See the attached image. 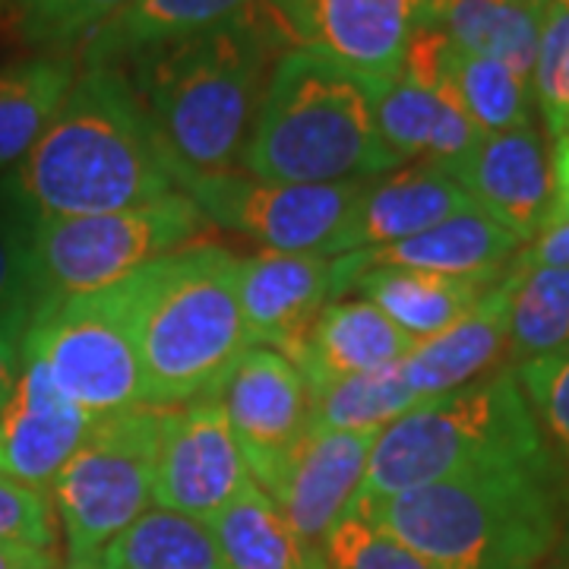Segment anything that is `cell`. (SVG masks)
Listing matches in <instances>:
<instances>
[{
  "mask_svg": "<svg viewBox=\"0 0 569 569\" xmlns=\"http://www.w3.org/2000/svg\"><path fill=\"white\" fill-rule=\"evenodd\" d=\"M550 174H553V206H550V219L553 222H567L569 219V130L553 140V152H550ZM545 224V228H548Z\"/></svg>",
  "mask_w": 569,
  "mask_h": 569,
  "instance_id": "60d3db41",
  "label": "cell"
},
{
  "mask_svg": "<svg viewBox=\"0 0 569 569\" xmlns=\"http://www.w3.org/2000/svg\"><path fill=\"white\" fill-rule=\"evenodd\" d=\"M348 509L433 569H545L569 522V493L557 468H493Z\"/></svg>",
  "mask_w": 569,
  "mask_h": 569,
  "instance_id": "3957f363",
  "label": "cell"
},
{
  "mask_svg": "<svg viewBox=\"0 0 569 569\" xmlns=\"http://www.w3.org/2000/svg\"><path fill=\"white\" fill-rule=\"evenodd\" d=\"M548 0H427V22L443 29L456 48L507 63L531 77Z\"/></svg>",
  "mask_w": 569,
  "mask_h": 569,
  "instance_id": "484cf974",
  "label": "cell"
},
{
  "mask_svg": "<svg viewBox=\"0 0 569 569\" xmlns=\"http://www.w3.org/2000/svg\"><path fill=\"white\" fill-rule=\"evenodd\" d=\"M531 102L548 137L569 130V0H548L531 63Z\"/></svg>",
  "mask_w": 569,
  "mask_h": 569,
  "instance_id": "d6a6232c",
  "label": "cell"
},
{
  "mask_svg": "<svg viewBox=\"0 0 569 569\" xmlns=\"http://www.w3.org/2000/svg\"><path fill=\"white\" fill-rule=\"evenodd\" d=\"M545 569H569V522H567V529H563V538H560V545L553 548L550 560L545 563Z\"/></svg>",
  "mask_w": 569,
  "mask_h": 569,
  "instance_id": "7bdbcfd3",
  "label": "cell"
},
{
  "mask_svg": "<svg viewBox=\"0 0 569 569\" xmlns=\"http://www.w3.org/2000/svg\"><path fill=\"white\" fill-rule=\"evenodd\" d=\"M425 22L427 0H313L310 48L387 86L402 73L408 44Z\"/></svg>",
  "mask_w": 569,
  "mask_h": 569,
  "instance_id": "d6986e66",
  "label": "cell"
},
{
  "mask_svg": "<svg viewBox=\"0 0 569 569\" xmlns=\"http://www.w3.org/2000/svg\"><path fill=\"white\" fill-rule=\"evenodd\" d=\"M415 346L418 342L392 323L380 307L355 295L326 305L295 365L301 367L307 387L317 389L329 380L399 365Z\"/></svg>",
  "mask_w": 569,
  "mask_h": 569,
  "instance_id": "44dd1931",
  "label": "cell"
},
{
  "mask_svg": "<svg viewBox=\"0 0 569 569\" xmlns=\"http://www.w3.org/2000/svg\"><path fill=\"white\" fill-rule=\"evenodd\" d=\"M253 485L224 408L216 396L159 415L156 440V507L212 522L238 493Z\"/></svg>",
  "mask_w": 569,
  "mask_h": 569,
  "instance_id": "8fae6325",
  "label": "cell"
},
{
  "mask_svg": "<svg viewBox=\"0 0 569 569\" xmlns=\"http://www.w3.org/2000/svg\"><path fill=\"white\" fill-rule=\"evenodd\" d=\"M260 0H127L121 10L80 44V67H123L142 51L200 36L253 13Z\"/></svg>",
  "mask_w": 569,
  "mask_h": 569,
  "instance_id": "cb8c5ba5",
  "label": "cell"
},
{
  "mask_svg": "<svg viewBox=\"0 0 569 569\" xmlns=\"http://www.w3.org/2000/svg\"><path fill=\"white\" fill-rule=\"evenodd\" d=\"M162 408L99 418L48 488L67 560H99L123 529L156 507V440Z\"/></svg>",
  "mask_w": 569,
  "mask_h": 569,
  "instance_id": "9c48e42d",
  "label": "cell"
},
{
  "mask_svg": "<svg viewBox=\"0 0 569 569\" xmlns=\"http://www.w3.org/2000/svg\"><path fill=\"white\" fill-rule=\"evenodd\" d=\"M238 295L250 346L295 361L332 301V257L260 250L241 260Z\"/></svg>",
  "mask_w": 569,
  "mask_h": 569,
  "instance_id": "9a60e30c",
  "label": "cell"
},
{
  "mask_svg": "<svg viewBox=\"0 0 569 569\" xmlns=\"http://www.w3.org/2000/svg\"><path fill=\"white\" fill-rule=\"evenodd\" d=\"M127 0H0V17L29 48L70 54Z\"/></svg>",
  "mask_w": 569,
  "mask_h": 569,
  "instance_id": "1f68e13d",
  "label": "cell"
},
{
  "mask_svg": "<svg viewBox=\"0 0 569 569\" xmlns=\"http://www.w3.org/2000/svg\"><path fill=\"white\" fill-rule=\"evenodd\" d=\"M241 257L197 241L137 272L146 408H181L216 396L250 348L241 295Z\"/></svg>",
  "mask_w": 569,
  "mask_h": 569,
  "instance_id": "5b68a950",
  "label": "cell"
},
{
  "mask_svg": "<svg viewBox=\"0 0 569 569\" xmlns=\"http://www.w3.org/2000/svg\"><path fill=\"white\" fill-rule=\"evenodd\" d=\"M466 209H471V200L447 168L427 162L399 164L380 178L365 181L326 257L399 244Z\"/></svg>",
  "mask_w": 569,
  "mask_h": 569,
  "instance_id": "e0dca14e",
  "label": "cell"
},
{
  "mask_svg": "<svg viewBox=\"0 0 569 569\" xmlns=\"http://www.w3.org/2000/svg\"><path fill=\"white\" fill-rule=\"evenodd\" d=\"M61 553L26 545H0V569H61Z\"/></svg>",
  "mask_w": 569,
  "mask_h": 569,
  "instance_id": "b9f144b4",
  "label": "cell"
},
{
  "mask_svg": "<svg viewBox=\"0 0 569 569\" xmlns=\"http://www.w3.org/2000/svg\"><path fill=\"white\" fill-rule=\"evenodd\" d=\"M493 468H557L507 365L383 427L355 500H383Z\"/></svg>",
  "mask_w": 569,
  "mask_h": 569,
  "instance_id": "8992f818",
  "label": "cell"
},
{
  "mask_svg": "<svg viewBox=\"0 0 569 569\" xmlns=\"http://www.w3.org/2000/svg\"><path fill=\"white\" fill-rule=\"evenodd\" d=\"M203 228V212L181 190L118 212L36 219L32 272L39 301L111 288L168 253L197 244Z\"/></svg>",
  "mask_w": 569,
  "mask_h": 569,
  "instance_id": "ba28073f",
  "label": "cell"
},
{
  "mask_svg": "<svg viewBox=\"0 0 569 569\" xmlns=\"http://www.w3.org/2000/svg\"><path fill=\"white\" fill-rule=\"evenodd\" d=\"M507 367L529 365L569 346V266L516 269L509 263Z\"/></svg>",
  "mask_w": 569,
  "mask_h": 569,
  "instance_id": "f1b7e54d",
  "label": "cell"
},
{
  "mask_svg": "<svg viewBox=\"0 0 569 569\" xmlns=\"http://www.w3.org/2000/svg\"><path fill=\"white\" fill-rule=\"evenodd\" d=\"M178 183L121 67H80L41 140L0 178V197L29 219L99 216L152 203Z\"/></svg>",
  "mask_w": 569,
  "mask_h": 569,
  "instance_id": "7a4b0ae2",
  "label": "cell"
},
{
  "mask_svg": "<svg viewBox=\"0 0 569 569\" xmlns=\"http://www.w3.org/2000/svg\"><path fill=\"white\" fill-rule=\"evenodd\" d=\"M61 569H99L96 560H63Z\"/></svg>",
  "mask_w": 569,
  "mask_h": 569,
  "instance_id": "ee69618b",
  "label": "cell"
},
{
  "mask_svg": "<svg viewBox=\"0 0 569 569\" xmlns=\"http://www.w3.org/2000/svg\"><path fill=\"white\" fill-rule=\"evenodd\" d=\"M266 17L276 22L288 44H310L313 32V0H260Z\"/></svg>",
  "mask_w": 569,
  "mask_h": 569,
  "instance_id": "ab89813d",
  "label": "cell"
},
{
  "mask_svg": "<svg viewBox=\"0 0 569 569\" xmlns=\"http://www.w3.org/2000/svg\"><path fill=\"white\" fill-rule=\"evenodd\" d=\"M284 48L291 44L257 7L241 20L159 44L123 63L178 190L244 162L269 70Z\"/></svg>",
  "mask_w": 569,
  "mask_h": 569,
  "instance_id": "6da1fadb",
  "label": "cell"
},
{
  "mask_svg": "<svg viewBox=\"0 0 569 569\" xmlns=\"http://www.w3.org/2000/svg\"><path fill=\"white\" fill-rule=\"evenodd\" d=\"M29 317H32V307H13L0 317V415L20 380L22 342H26Z\"/></svg>",
  "mask_w": 569,
  "mask_h": 569,
  "instance_id": "74e56055",
  "label": "cell"
},
{
  "mask_svg": "<svg viewBox=\"0 0 569 569\" xmlns=\"http://www.w3.org/2000/svg\"><path fill=\"white\" fill-rule=\"evenodd\" d=\"M22 355L36 358L51 383L96 421L146 408L137 276L92 295L39 301L29 317Z\"/></svg>",
  "mask_w": 569,
  "mask_h": 569,
  "instance_id": "52a82bcc",
  "label": "cell"
},
{
  "mask_svg": "<svg viewBox=\"0 0 569 569\" xmlns=\"http://www.w3.org/2000/svg\"><path fill=\"white\" fill-rule=\"evenodd\" d=\"M519 250L522 244L507 228H500L471 206L447 222L433 224L425 234H415L399 244L332 257V301L346 298L351 282L373 266L425 269L443 276H503Z\"/></svg>",
  "mask_w": 569,
  "mask_h": 569,
  "instance_id": "ac0fdd59",
  "label": "cell"
},
{
  "mask_svg": "<svg viewBox=\"0 0 569 569\" xmlns=\"http://www.w3.org/2000/svg\"><path fill=\"white\" fill-rule=\"evenodd\" d=\"M507 332L509 282L503 272V279L481 298V305L449 326L447 332L418 342L399 361V370L418 402L427 406L497 370L507 355Z\"/></svg>",
  "mask_w": 569,
  "mask_h": 569,
  "instance_id": "ffe728a7",
  "label": "cell"
},
{
  "mask_svg": "<svg viewBox=\"0 0 569 569\" xmlns=\"http://www.w3.org/2000/svg\"><path fill=\"white\" fill-rule=\"evenodd\" d=\"M361 187L365 181H263L234 168L181 183V193L203 212L206 222L244 234L263 250L326 257Z\"/></svg>",
  "mask_w": 569,
  "mask_h": 569,
  "instance_id": "30bf717a",
  "label": "cell"
},
{
  "mask_svg": "<svg viewBox=\"0 0 569 569\" xmlns=\"http://www.w3.org/2000/svg\"><path fill=\"white\" fill-rule=\"evenodd\" d=\"M500 279L503 276H443L425 269L373 266L351 282L348 295L367 298L406 336L425 342L471 313Z\"/></svg>",
  "mask_w": 569,
  "mask_h": 569,
  "instance_id": "603a6c76",
  "label": "cell"
},
{
  "mask_svg": "<svg viewBox=\"0 0 569 569\" xmlns=\"http://www.w3.org/2000/svg\"><path fill=\"white\" fill-rule=\"evenodd\" d=\"M516 269H545V266H569V219L548 224L535 234L512 260Z\"/></svg>",
  "mask_w": 569,
  "mask_h": 569,
  "instance_id": "f35d334b",
  "label": "cell"
},
{
  "mask_svg": "<svg viewBox=\"0 0 569 569\" xmlns=\"http://www.w3.org/2000/svg\"><path fill=\"white\" fill-rule=\"evenodd\" d=\"M512 370L569 493V346Z\"/></svg>",
  "mask_w": 569,
  "mask_h": 569,
  "instance_id": "836d02e7",
  "label": "cell"
},
{
  "mask_svg": "<svg viewBox=\"0 0 569 569\" xmlns=\"http://www.w3.org/2000/svg\"><path fill=\"white\" fill-rule=\"evenodd\" d=\"M216 399L244 452L253 485L266 490L288 452L310 430L313 402L301 367L272 348L250 346L222 380Z\"/></svg>",
  "mask_w": 569,
  "mask_h": 569,
  "instance_id": "7c38bea8",
  "label": "cell"
},
{
  "mask_svg": "<svg viewBox=\"0 0 569 569\" xmlns=\"http://www.w3.org/2000/svg\"><path fill=\"white\" fill-rule=\"evenodd\" d=\"M0 545L58 550V512L48 490L0 475Z\"/></svg>",
  "mask_w": 569,
  "mask_h": 569,
  "instance_id": "d590c367",
  "label": "cell"
},
{
  "mask_svg": "<svg viewBox=\"0 0 569 569\" xmlns=\"http://www.w3.org/2000/svg\"><path fill=\"white\" fill-rule=\"evenodd\" d=\"M377 89L310 44L284 48L266 80L244 171L263 181L348 183L399 168L377 127Z\"/></svg>",
  "mask_w": 569,
  "mask_h": 569,
  "instance_id": "277c9868",
  "label": "cell"
},
{
  "mask_svg": "<svg viewBox=\"0 0 569 569\" xmlns=\"http://www.w3.org/2000/svg\"><path fill=\"white\" fill-rule=\"evenodd\" d=\"M310 427L323 430H383L408 411L421 408L399 365L329 380L323 387L310 389Z\"/></svg>",
  "mask_w": 569,
  "mask_h": 569,
  "instance_id": "4dcf8cb0",
  "label": "cell"
},
{
  "mask_svg": "<svg viewBox=\"0 0 569 569\" xmlns=\"http://www.w3.org/2000/svg\"><path fill=\"white\" fill-rule=\"evenodd\" d=\"M323 550L329 569H433L415 550L351 509L326 535Z\"/></svg>",
  "mask_w": 569,
  "mask_h": 569,
  "instance_id": "e575fe53",
  "label": "cell"
},
{
  "mask_svg": "<svg viewBox=\"0 0 569 569\" xmlns=\"http://www.w3.org/2000/svg\"><path fill=\"white\" fill-rule=\"evenodd\" d=\"M32 224L20 206L0 197V307H36Z\"/></svg>",
  "mask_w": 569,
  "mask_h": 569,
  "instance_id": "8d00e7d4",
  "label": "cell"
},
{
  "mask_svg": "<svg viewBox=\"0 0 569 569\" xmlns=\"http://www.w3.org/2000/svg\"><path fill=\"white\" fill-rule=\"evenodd\" d=\"M228 569H329L323 545L307 541L257 485L209 522Z\"/></svg>",
  "mask_w": 569,
  "mask_h": 569,
  "instance_id": "4316f807",
  "label": "cell"
},
{
  "mask_svg": "<svg viewBox=\"0 0 569 569\" xmlns=\"http://www.w3.org/2000/svg\"><path fill=\"white\" fill-rule=\"evenodd\" d=\"M99 569H228L212 529L152 507L99 553Z\"/></svg>",
  "mask_w": 569,
  "mask_h": 569,
  "instance_id": "83f0119b",
  "label": "cell"
},
{
  "mask_svg": "<svg viewBox=\"0 0 569 569\" xmlns=\"http://www.w3.org/2000/svg\"><path fill=\"white\" fill-rule=\"evenodd\" d=\"M377 127L399 164L427 162L447 171L481 140V130L452 96L406 77L377 89Z\"/></svg>",
  "mask_w": 569,
  "mask_h": 569,
  "instance_id": "7402d4cb",
  "label": "cell"
},
{
  "mask_svg": "<svg viewBox=\"0 0 569 569\" xmlns=\"http://www.w3.org/2000/svg\"><path fill=\"white\" fill-rule=\"evenodd\" d=\"M80 77L77 54L39 51L0 67V178L13 171L58 118Z\"/></svg>",
  "mask_w": 569,
  "mask_h": 569,
  "instance_id": "d4e9b609",
  "label": "cell"
},
{
  "mask_svg": "<svg viewBox=\"0 0 569 569\" xmlns=\"http://www.w3.org/2000/svg\"><path fill=\"white\" fill-rule=\"evenodd\" d=\"M377 437L380 430L310 427L263 493L307 541L323 545L365 485Z\"/></svg>",
  "mask_w": 569,
  "mask_h": 569,
  "instance_id": "5bb4252c",
  "label": "cell"
},
{
  "mask_svg": "<svg viewBox=\"0 0 569 569\" xmlns=\"http://www.w3.org/2000/svg\"><path fill=\"white\" fill-rule=\"evenodd\" d=\"M7 310H13V307H0V317H3V313H7Z\"/></svg>",
  "mask_w": 569,
  "mask_h": 569,
  "instance_id": "f6af8a7d",
  "label": "cell"
},
{
  "mask_svg": "<svg viewBox=\"0 0 569 569\" xmlns=\"http://www.w3.org/2000/svg\"><path fill=\"white\" fill-rule=\"evenodd\" d=\"M449 174L478 212L507 228L522 247L545 231L553 206V174L548 142L535 123L481 133Z\"/></svg>",
  "mask_w": 569,
  "mask_h": 569,
  "instance_id": "4fadbf2b",
  "label": "cell"
},
{
  "mask_svg": "<svg viewBox=\"0 0 569 569\" xmlns=\"http://www.w3.org/2000/svg\"><path fill=\"white\" fill-rule=\"evenodd\" d=\"M92 425L96 418L73 406L36 358L22 355L20 380L0 415V475L48 490Z\"/></svg>",
  "mask_w": 569,
  "mask_h": 569,
  "instance_id": "2e32d148",
  "label": "cell"
},
{
  "mask_svg": "<svg viewBox=\"0 0 569 569\" xmlns=\"http://www.w3.org/2000/svg\"><path fill=\"white\" fill-rule=\"evenodd\" d=\"M440 92L462 104L481 133H500L531 123V82L509 70L507 63L468 54L449 44Z\"/></svg>",
  "mask_w": 569,
  "mask_h": 569,
  "instance_id": "f546056e",
  "label": "cell"
}]
</instances>
